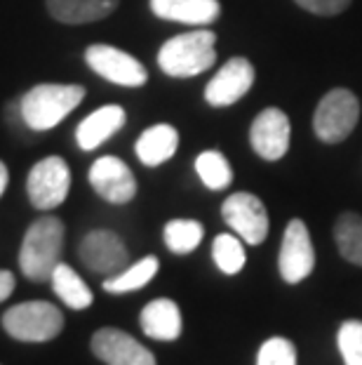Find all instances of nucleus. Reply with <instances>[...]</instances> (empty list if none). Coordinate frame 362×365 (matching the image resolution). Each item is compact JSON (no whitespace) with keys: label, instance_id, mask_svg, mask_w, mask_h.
<instances>
[{"label":"nucleus","instance_id":"1","mask_svg":"<svg viewBox=\"0 0 362 365\" xmlns=\"http://www.w3.org/2000/svg\"><path fill=\"white\" fill-rule=\"evenodd\" d=\"M64 247V222L59 217H41L28 227L19 250V267L28 281H50L61 262Z\"/></svg>","mask_w":362,"mask_h":365},{"label":"nucleus","instance_id":"2","mask_svg":"<svg viewBox=\"0 0 362 365\" xmlns=\"http://www.w3.org/2000/svg\"><path fill=\"white\" fill-rule=\"evenodd\" d=\"M85 99L82 85H55L45 83L31 88L19 102L21 120L31 130L45 132L59 125L68 113Z\"/></svg>","mask_w":362,"mask_h":365},{"label":"nucleus","instance_id":"3","mask_svg":"<svg viewBox=\"0 0 362 365\" xmlns=\"http://www.w3.org/2000/svg\"><path fill=\"white\" fill-rule=\"evenodd\" d=\"M217 34L207 29L188 31V34H179L160 48L158 52V66L163 68L167 76L174 78H191V76H200L217 61Z\"/></svg>","mask_w":362,"mask_h":365},{"label":"nucleus","instance_id":"4","mask_svg":"<svg viewBox=\"0 0 362 365\" xmlns=\"http://www.w3.org/2000/svg\"><path fill=\"white\" fill-rule=\"evenodd\" d=\"M3 328L7 335L19 341H50L64 328V314L50 302H24L7 309Z\"/></svg>","mask_w":362,"mask_h":365},{"label":"nucleus","instance_id":"5","mask_svg":"<svg viewBox=\"0 0 362 365\" xmlns=\"http://www.w3.org/2000/svg\"><path fill=\"white\" fill-rule=\"evenodd\" d=\"M360 118V102L351 90L334 88L320 99L313 115V130L318 139L327 144L344 142L358 125Z\"/></svg>","mask_w":362,"mask_h":365},{"label":"nucleus","instance_id":"6","mask_svg":"<svg viewBox=\"0 0 362 365\" xmlns=\"http://www.w3.org/2000/svg\"><path fill=\"white\" fill-rule=\"evenodd\" d=\"M71 189V170L59 156H48L38 160L28 173L26 191L31 205L38 210H52L61 205Z\"/></svg>","mask_w":362,"mask_h":365},{"label":"nucleus","instance_id":"7","mask_svg":"<svg viewBox=\"0 0 362 365\" xmlns=\"http://www.w3.org/2000/svg\"><path fill=\"white\" fill-rule=\"evenodd\" d=\"M223 222L240 236L245 243L259 245L264 243V238L268 236V212L264 203L247 191H238L233 196H228L221 205Z\"/></svg>","mask_w":362,"mask_h":365},{"label":"nucleus","instance_id":"8","mask_svg":"<svg viewBox=\"0 0 362 365\" xmlns=\"http://www.w3.org/2000/svg\"><path fill=\"white\" fill-rule=\"evenodd\" d=\"M85 61L102 78L122 85V88H139L149 81V73H146L142 61H137L132 54L113 48V45H92L85 52Z\"/></svg>","mask_w":362,"mask_h":365},{"label":"nucleus","instance_id":"9","mask_svg":"<svg viewBox=\"0 0 362 365\" xmlns=\"http://www.w3.org/2000/svg\"><path fill=\"white\" fill-rule=\"evenodd\" d=\"M78 255L85 267L102 276H115V274H120L122 269L129 267V255H127L125 243H122V238L106 229L90 231V234L82 238Z\"/></svg>","mask_w":362,"mask_h":365},{"label":"nucleus","instance_id":"10","mask_svg":"<svg viewBox=\"0 0 362 365\" xmlns=\"http://www.w3.org/2000/svg\"><path fill=\"white\" fill-rule=\"evenodd\" d=\"M280 276L287 283H302L311 276L315 267V250L311 243V234L302 220H292L284 229L280 257H278Z\"/></svg>","mask_w":362,"mask_h":365},{"label":"nucleus","instance_id":"11","mask_svg":"<svg viewBox=\"0 0 362 365\" xmlns=\"http://www.w3.org/2000/svg\"><path fill=\"white\" fill-rule=\"evenodd\" d=\"M90 184L104 200L125 205L137 196V180L125 163L115 156H102L90 168Z\"/></svg>","mask_w":362,"mask_h":365},{"label":"nucleus","instance_id":"12","mask_svg":"<svg viewBox=\"0 0 362 365\" xmlns=\"http://www.w3.org/2000/svg\"><path fill=\"white\" fill-rule=\"evenodd\" d=\"M92 351L106 365H156V356L149 349L118 328L97 330L92 337Z\"/></svg>","mask_w":362,"mask_h":365},{"label":"nucleus","instance_id":"13","mask_svg":"<svg viewBox=\"0 0 362 365\" xmlns=\"http://www.w3.org/2000/svg\"><path fill=\"white\" fill-rule=\"evenodd\" d=\"M289 137H292V125L287 113L280 108H264L252 123L250 139L252 149L266 160H278L282 158L289 149Z\"/></svg>","mask_w":362,"mask_h":365},{"label":"nucleus","instance_id":"14","mask_svg":"<svg viewBox=\"0 0 362 365\" xmlns=\"http://www.w3.org/2000/svg\"><path fill=\"white\" fill-rule=\"evenodd\" d=\"M254 85V66L250 59L233 57L219 68V73L207 83L205 99L212 106H230L243 99Z\"/></svg>","mask_w":362,"mask_h":365},{"label":"nucleus","instance_id":"15","mask_svg":"<svg viewBox=\"0 0 362 365\" xmlns=\"http://www.w3.org/2000/svg\"><path fill=\"white\" fill-rule=\"evenodd\" d=\"M156 17L191 26H207L219 19V0H151Z\"/></svg>","mask_w":362,"mask_h":365},{"label":"nucleus","instance_id":"16","mask_svg":"<svg viewBox=\"0 0 362 365\" xmlns=\"http://www.w3.org/2000/svg\"><path fill=\"white\" fill-rule=\"evenodd\" d=\"M125 108L122 106H102L97 111H92L87 118H85L78 130H75V139H78V146L82 151H95L97 146H102L106 139L113 137L122 125H125Z\"/></svg>","mask_w":362,"mask_h":365},{"label":"nucleus","instance_id":"17","mask_svg":"<svg viewBox=\"0 0 362 365\" xmlns=\"http://www.w3.org/2000/svg\"><path fill=\"white\" fill-rule=\"evenodd\" d=\"M142 330L158 341H174L181 335V312L172 299H153L142 312Z\"/></svg>","mask_w":362,"mask_h":365},{"label":"nucleus","instance_id":"18","mask_svg":"<svg viewBox=\"0 0 362 365\" xmlns=\"http://www.w3.org/2000/svg\"><path fill=\"white\" fill-rule=\"evenodd\" d=\"M176 146H179V132L172 125H153L149 130L142 132V137L137 139V156L149 168L163 165L165 160H169L176 153Z\"/></svg>","mask_w":362,"mask_h":365},{"label":"nucleus","instance_id":"19","mask_svg":"<svg viewBox=\"0 0 362 365\" xmlns=\"http://www.w3.org/2000/svg\"><path fill=\"white\" fill-rule=\"evenodd\" d=\"M120 0H48V12L61 24H90L118 7Z\"/></svg>","mask_w":362,"mask_h":365},{"label":"nucleus","instance_id":"20","mask_svg":"<svg viewBox=\"0 0 362 365\" xmlns=\"http://www.w3.org/2000/svg\"><path fill=\"white\" fill-rule=\"evenodd\" d=\"M50 283H52V290H55L57 297L64 302L68 309H87L92 304V290L85 285L82 278L75 274V271L68 267V264H57V269L52 271L50 276Z\"/></svg>","mask_w":362,"mask_h":365},{"label":"nucleus","instance_id":"21","mask_svg":"<svg viewBox=\"0 0 362 365\" xmlns=\"http://www.w3.org/2000/svg\"><path fill=\"white\" fill-rule=\"evenodd\" d=\"M160 262L158 257H144L132 267L122 269L120 274L109 276L104 281V290L113 292V294H122V292H132V290H142L144 285H149L153 281V276L158 274Z\"/></svg>","mask_w":362,"mask_h":365},{"label":"nucleus","instance_id":"22","mask_svg":"<svg viewBox=\"0 0 362 365\" xmlns=\"http://www.w3.org/2000/svg\"><path fill=\"white\" fill-rule=\"evenodd\" d=\"M334 240L339 247V255L356 264V267H362V217L356 212H344L336 220L334 227Z\"/></svg>","mask_w":362,"mask_h":365},{"label":"nucleus","instance_id":"23","mask_svg":"<svg viewBox=\"0 0 362 365\" xmlns=\"http://www.w3.org/2000/svg\"><path fill=\"white\" fill-rule=\"evenodd\" d=\"M196 173L212 191H221L233 182V168L219 151H203L196 158Z\"/></svg>","mask_w":362,"mask_h":365},{"label":"nucleus","instance_id":"24","mask_svg":"<svg viewBox=\"0 0 362 365\" xmlns=\"http://www.w3.org/2000/svg\"><path fill=\"white\" fill-rule=\"evenodd\" d=\"M205 236L203 224L196 220H172L165 224V245L174 255H188Z\"/></svg>","mask_w":362,"mask_h":365},{"label":"nucleus","instance_id":"25","mask_svg":"<svg viewBox=\"0 0 362 365\" xmlns=\"http://www.w3.org/2000/svg\"><path fill=\"white\" fill-rule=\"evenodd\" d=\"M212 257L223 274H240L245 267V247L240 243V236L219 234L212 243Z\"/></svg>","mask_w":362,"mask_h":365},{"label":"nucleus","instance_id":"26","mask_svg":"<svg viewBox=\"0 0 362 365\" xmlns=\"http://www.w3.org/2000/svg\"><path fill=\"white\" fill-rule=\"evenodd\" d=\"M336 344L346 365H362V321L341 323Z\"/></svg>","mask_w":362,"mask_h":365},{"label":"nucleus","instance_id":"27","mask_svg":"<svg viewBox=\"0 0 362 365\" xmlns=\"http://www.w3.org/2000/svg\"><path fill=\"white\" fill-rule=\"evenodd\" d=\"M257 365H297V349L289 339L271 337L261 344Z\"/></svg>","mask_w":362,"mask_h":365},{"label":"nucleus","instance_id":"28","mask_svg":"<svg viewBox=\"0 0 362 365\" xmlns=\"http://www.w3.org/2000/svg\"><path fill=\"white\" fill-rule=\"evenodd\" d=\"M294 3L320 17H334L351 5V0H294Z\"/></svg>","mask_w":362,"mask_h":365},{"label":"nucleus","instance_id":"29","mask_svg":"<svg viewBox=\"0 0 362 365\" xmlns=\"http://www.w3.org/2000/svg\"><path fill=\"white\" fill-rule=\"evenodd\" d=\"M14 290V274L12 271H0V302H5Z\"/></svg>","mask_w":362,"mask_h":365},{"label":"nucleus","instance_id":"30","mask_svg":"<svg viewBox=\"0 0 362 365\" xmlns=\"http://www.w3.org/2000/svg\"><path fill=\"white\" fill-rule=\"evenodd\" d=\"M7 182H10V175H7L5 163L0 160V196H3V193H5V189H7Z\"/></svg>","mask_w":362,"mask_h":365}]
</instances>
